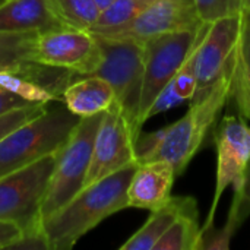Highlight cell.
Instances as JSON below:
<instances>
[{
	"label": "cell",
	"instance_id": "cb8c5ba5",
	"mask_svg": "<svg viewBox=\"0 0 250 250\" xmlns=\"http://www.w3.org/2000/svg\"><path fill=\"white\" fill-rule=\"evenodd\" d=\"M250 215V161L245 171L243 183L240 189L234 190L233 205L230 209V215L227 220V224L224 229L234 236V233L239 230V227L246 221V218Z\"/></svg>",
	"mask_w": 250,
	"mask_h": 250
},
{
	"label": "cell",
	"instance_id": "ac0fdd59",
	"mask_svg": "<svg viewBox=\"0 0 250 250\" xmlns=\"http://www.w3.org/2000/svg\"><path fill=\"white\" fill-rule=\"evenodd\" d=\"M201 229L196 204L177 217L158 240L154 250H199Z\"/></svg>",
	"mask_w": 250,
	"mask_h": 250
},
{
	"label": "cell",
	"instance_id": "7c38bea8",
	"mask_svg": "<svg viewBox=\"0 0 250 250\" xmlns=\"http://www.w3.org/2000/svg\"><path fill=\"white\" fill-rule=\"evenodd\" d=\"M240 25L242 13L209 23L205 37L196 48L195 69L198 86L193 100L208 94L236 60Z\"/></svg>",
	"mask_w": 250,
	"mask_h": 250
},
{
	"label": "cell",
	"instance_id": "83f0119b",
	"mask_svg": "<svg viewBox=\"0 0 250 250\" xmlns=\"http://www.w3.org/2000/svg\"><path fill=\"white\" fill-rule=\"evenodd\" d=\"M31 104H35V103H31V101H26L21 97H18L16 94L4 89V88H0V116L15 110V108H21V107H26V105H31Z\"/></svg>",
	"mask_w": 250,
	"mask_h": 250
},
{
	"label": "cell",
	"instance_id": "7a4b0ae2",
	"mask_svg": "<svg viewBox=\"0 0 250 250\" xmlns=\"http://www.w3.org/2000/svg\"><path fill=\"white\" fill-rule=\"evenodd\" d=\"M234 75L236 60L208 94L190 101V107L183 117L157 130V145L139 164L160 160L168 161L173 164L177 176H180L202 148L207 135L215 125L217 116L233 95Z\"/></svg>",
	"mask_w": 250,
	"mask_h": 250
},
{
	"label": "cell",
	"instance_id": "8992f818",
	"mask_svg": "<svg viewBox=\"0 0 250 250\" xmlns=\"http://www.w3.org/2000/svg\"><path fill=\"white\" fill-rule=\"evenodd\" d=\"M54 154L0 177V221L18 224L23 234H42L41 205L54 167Z\"/></svg>",
	"mask_w": 250,
	"mask_h": 250
},
{
	"label": "cell",
	"instance_id": "d6986e66",
	"mask_svg": "<svg viewBox=\"0 0 250 250\" xmlns=\"http://www.w3.org/2000/svg\"><path fill=\"white\" fill-rule=\"evenodd\" d=\"M151 1L154 0H113L105 9H103L91 26V32H105L116 29L132 19H135Z\"/></svg>",
	"mask_w": 250,
	"mask_h": 250
},
{
	"label": "cell",
	"instance_id": "f546056e",
	"mask_svg": "<svg viewBox=\"0 0 250 250\" xmlns=\"http://www.w3.org/2000/svg\"><path fill=\"white\" fill-rule=\"evenodd\" d=\"M95 3H97V6L100 7V10H103V9H105L113 0H94Z\"/></svg>",
	"mask_w": 250,
	"mask_h": 250
},
{
	"label": "cell",
	"instance_id": "d4e9b609",
	"mask_svg": "<svg viewBox=\"0 0 250 250\" xmlns=\"http://www.w3.org/2000/svg\"><path fill=\"white\" fill-rule=\"evenodd\" d=\"M193 4L201 21L207 23L239 15L243 10V0H193Z\"/></svg>",
	"mask_w": 250,
	"mask_h": 250
},
{
	"label": "cell",
	"instance_id": "484cf974",
	"mask_svg": "<svg viewBox=\"0 0 250 250\" xmlns=\"http://www.w3.org/2000/svg\"><path fill=\"white\" fill-rule=\"evenodd\" d=\"M45 110H47V104H31L26 107L15 108V110L0 116V139H3L7 133H10L21 125L38 117Z\"/></svg>",
	"mask_w": 250,
	"mask_h": 250
},
{
	"label": "cell",
	"instance_id": "5bb4252c",
	"mask_svg": "<svg viewBox=\"0 0 250 250\" xmlns=\"http://www.w3.org/2000/svg\"><path fill=\"white\" fill-rule=\"evenodd\" d=\"M72 28L60 16L53 0H4L0 4V31L37 32Z\"/></svg>",
	"mask_w": 250,
	"mask_h": 250
},
{
	"label": "cell",
	"instance_id": "ba28073f",
	"mask_svg": "<svg viewBox=\"0 0 250 250\" xmlns=\"http://www.w3.org/2000/svg\"><path fill=\"white\" fill-rule=\"evenodd\" d=\"M32 62L88 76L100 67L103 50L89 29L64 28L38 34Z\"/></svg>",
	"mask_w": 250,
	"mask_h": 250
},
{
	"label": "cell",
	"instance_id": "1f68e13d",
	"mask_svg": "<svg viewBox=\"0 0 250 250\" xmlns=\"http://www.w3.org/2000/svg\"><path fill=\"white\" fill-rule=\"evenodd\" d=\"M1 3H4V0H0V4H1Z\"/></svg>",
	"mask_w": 250,
	"mask_h": 250
},
{
	"label": "cell",
	"instance_id": "4dcf8cb0",
	"mask_svg": "<svg viewBox=\"0 0 250 250\" xmlns=\"http://www.w3.org/2000/svg\"><path fill=\"white\" fill-rule=\"evenodd\" d=\"M250 7V0H243V9Z\"/></svg>",
	"mask_w": 250,
	"mask_h": 250
},
{
	"label": "cell",
	"instance_id": "4316f807",
	"mask_svg": "<svg viewBox=\"0 0 250 250\" xmlns=\"http://www.w3.org/2000/svg\"><path fill=\"white\" fill-rule=\"evenodd\" d=\"M23 236L22 229L12 221H0V249H13Z\"/></svg>",
	"mask_w": 250,
	"mask_h": 250
},
{
	"label": "cell",
	"instance_id": "f1b7e54d",
	"mask_svg": "<svg viewBox=\"0 0 250 250\" xmlns=\"http://www.w3.org/2000/svg\"><path fill=\"white\" fill-rule=\"evenodd\" d=\"M231 97H234L237 100V104H239V108H240L242 114L250 120V83L246 85L245 88L233 91Z\"/></svg>",
	"mask_w": 250,
	"mask_h": 250
},
{
	"label": "cell",
	"instance_id": "ffe728a7",
	"mask_svg": "<svg viewBox=\"0 0 250 250\" xmlns=\"http://www.w3.org/2000/svg\"><path fill=\"white\" fill-rule=\"evenodd\" d=\"M0 88H4L16 94L18 97L35 104H48L56 100L62 101V98H59L57 94H54L48 88L13 70L0 69Z\"/></svg>",
	"mask_w": 250,
	"mask_h": 250
},
{
	"label": "cell",
	"instance_id": "603a6c76",
	"mask_svg": "<svg viewBox=\"0 0 250 250\" xmlns=\"http://www.w3.org/2000/svg\"><path fill=\"white\" fill-rule=\"evenodd\" d=\"M205 37V35H204ZM202 37V38H204ZM202 41V40H201ZM199 41V42H201ZM199 42L196 44V47L193 48V51L189 54V57L186 59V62L183 63V66L179 69V72L176 73V76L170 81V86L173 89V92L183 101H192L195 98L196 94V86H198V81H196V69H195V62H196V48L199 45Z\"/></svg>",
	"mask_w": 250,
	"mask_h": 250
},
{
	"label": "cell",
	"instance_id": "8fae6325",
	"mask_svg": "<svg viewBox=\"0 0 250 250\" xmlns=\"http://www.w3.org/2000/svg\"><path fill=\"white\" fill-rule=\"evenodd\" d=\"M202 23L193 0H154L130 22L111 31L92 34L145 44L154 37L176 31L196 29Z\"/></svg>",
	"mask_w": 250,
	"mask_h": 250
},
{
	"label": "cell",
	"instance_id": "9c48e42d",
	"mask_svg": "<svg viewBox=\"0 0 250 250\" xmlns=\"http://www.w3.org/2000/svg\"><path fill=\"white\" fill-rule=\"evenodd\" d=\"M217 179L212 204L202 230L214 226L215 212L224 190L240 189L250 161V125L236 116H226L215 133Z\"/></svg>",
	"mask_w": 250,
	"mask_h": 250
},
{
	"label": "cell",
	"instance_id": "4fadbf2b",
	"mask_svg": "<svg viewBox=\"0 0 250 250\" xmlns=\"http://www.w3.org/2000/svg\"><path fill=\"white\" fill-rule=\"evenodd\" d=\"M38 34L37 32H6L0 31V69L13 70L26 76L54 94L59 86L69 85V70L42 66L32 62V53Z\"/></svg>",
	"mask_w": 250,
	"mask_h": 250
},
{
	"label": "cell",
	"instance_id": "6da1fadb",
	"mask_svg": "<svg viewBox=\"0 0 250 250\" xmlns=\"http://www.w3.org/2000/svg\"><path fill=\"white\" fill-rule=\"evenodd\" d=\"M138 163L86 188L41 223L47 250H70L105 218L129 208L127 189Z\"/></svg>",
	"mask_w": 250,
	"mask_h": 250
},
{
	"label": "cell",
	"instance_id": "2e32d148",
	"mask_svg": "<svg viewBox=\"0 0 250 250\" xmlns=\"http://www.w3.org/2000/svg\"><path fill=\"white\" fill-rule=\"evenodd\" d=\"M62 101L78 117H89L104 113L116 104V94L110 82L98 75H88L69 83Z\"/></svg>",
	"mask_w": 250,
	"mask_h": 250
},
{
	"label": "cell",
	"instance_id": "e0dca14e",
	"mask_svg": "<svg viewBox=\"0 0 250 250\" xmlns=\"http://www.w3.org/2000/svg\"><path fill=\"white\" fill-rule=\"evenodd\" d=\"M193 205H196V199L192 196H170L164 205L151 211L145 224L120 246V250H154L177 217Z\"/></svg>",
	"mask_w": 250,
	"mask_h": 250
},
{
	"label": "cell",
	"instance_id": "52a82bcc",
	"mask_svg": "<svg viewBox=\"0 0 250 250\" xmlns=\"http://www.w3.org/2000/svg\"><path fill=\"white\" fill-rule=\"evenodd\" d=\"M209 23L204 22L196 29H185L163 34L148 40L144 44V86L139 108V125L145 123V113L164 89L167 83L176 76L196 44L207 34Z\"/></svg>",
	"mask_w": 250,
	"mask_h": 250
},
{
	"label": "cell",
	"instance_id": "5b68a950",
	"mask_svg": "<svg viewBox=\"0 0 250 250\" xmlns=\"http://www.w3.org/2000/svg\"><path fill=\"white\" fill-rule=\"evenodd\" d=\"M95 37L103 50V62L94 75L110 82L116 94L117 107L130 123L136 138H139L142 129L139 125V108L145 73L144 44Z\"/></svg>",
	"mask_w": 250,
	"mask_h": 250
},
{
	"label": "cell",
	"instance_id": "7402d4cb",
	"mask_svg": "<svg viewBox=\"0 0 250 250\" xmlns=\"http://www.w3.org/2000/svg\"><path fill=\"white\" fill-rule=\"evenodd\" d=\"M250 83V7L242 10V25L239 44L236 50V75L234 88L240 89Z\"/></svg>",
	"mask_w": 250,
	"mask_h": 250
},
{
	"label": "cell",
	"instance_id": "9a60e30c",
	"mask_svg": "<svg viewBox=\"0 0 250 250\" xmlns=\"http://www.w3.org/2000/svg\"><path fill=\"white\" fill-rule=\"evenodd\" d=\"M177 173L168 161H149L138 164L129 183V208L154 211L164 205L170 196Z\"/></svg>",
	"mask_w": 250,
	"mask_h": 250
},
{
	"label": "cell",
	"instance_id": "277c9868",
	"mask_svg": "<svg viewBox=\"0 0 250 250\" xmlns=\"http://www.w3.org/2000/svg\"><path fill=\"white\" fill-rule=\"evenodd\" d=\"M104 113L81 117L64 145L54 154L53 173L41 205V223L83 189L95 135Z\"/></svg>",
	"mask_w": 250,
	"mask_h": 250
},
{
	"label": "cell",
	"instance_id": "44dd1931",
	"mask_svg": "<svg viewBox=\"0 0 250 250\" xmlns=\"http://www.w3.org/2000/svg\"><path fill=\"white\" fill-rule=\"evenodd\" d=\"M60 16L72 28L91 29L95 23L100 7L94 0H53Z\"/></svg>",
	"mask_w": 250,
	"mask_h": 250
},
{
	"label": "cell",
	"instance_id": "3957f363",
	"mask_svg": "<svg viewBox=\"0 0 250 250\" xmlns=\"http://www.w3.org/2000/svg\"><path fill=\"white\" fill-rule=\"evenodd\" d=\"M81 117L67 107L45 110L0 139V177L56 154Z\"/></svg>",
	"mask_w": 250,
	"mask_h": 250
},
{
	"label": "cell",
	"instance_id": "30bf717a",
	"mask_svg": "<svg viewBox=\"0 0 250 250\" xmlns=\"http://www.w3.org/2000/svg\"><path fill=\"white\" fill-rule=\"evenodd\" d=\"M136 135L117 104L107 110L98 126L83 188L136 163Z\"/></svg>",
	"mask_w": 250,
	"mask_h": 250
}]
</instances>
